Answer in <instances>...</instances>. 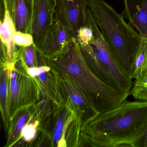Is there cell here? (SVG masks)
<instances>
[{
  "label": "cell",
  "instance_id": "obj_1",
  "mask_svg": "<svg viewBox=\"0 0 147 147\" xmlns=\"http://www.w3.org/2000/svg\"><path fill=\"white\" fill-rule=\"evenodd\" d=\"M147 128V101L125 100L100 113L87 127L94 146L133 147Z\"/></svg>",
  "mask_w": 147,
  "mask_h": 147
},
{
  "label": "cell",
  "instance_id": "obj_2",
  "mask_svg": "<svg viewBox=\"0 0 147 147\" xmlns=\"http://www.w3.org/2000/svg\"><path fill=\"white\" fill-rule=\"evenodd\" d=\"M49 58L51 65L86 94L100 113L115 109L130 94L107 86L94 74L75 38L66 52Z\"/></svg>",
  "mask_w": 147,
  "mask_h": 147
},
{
  "label": "cell",
  "instance_id": "obj_3",
  "mask_svg": "<svg viewBox=\"0 0 147 147\" xmlns=\"http://www.w3.org/2000/svg\"><path fill=\"white\" fill-rule=\"evenodd\" d=\"M87 1L113 57L122 72L132 79L133 63L142 37L123 15L104 0Z\"/></svg>",
  "mask_w": 147,
  "mask_h": 147
},
{
  "label": "cell",
  "instance_id": "obj_4",
  "mask_svg": "<svg viewBox=\"0 0 147 147\" xmlns=\"http://www.w3.org/2000/svg\"><path fill=\"white\" fill-rule=\"evenodd\" d=\"M88 24L93 32V37L87 44L80 45L84 58L94 74L111 87L129 93L131 79L125 74L111 54L100 30L89 8Z\"/></svg>",
  "mask_w": 147,
  "mask_h": 147
},
{
  "label": "cell",
  "instance_id": "obj_5",
  "mask_svg": "<svg viewBox=\"0 0 147 147\" xmlns=\"http://www.w3.org/2000/svg\"><path fill=\"white\" fill-rule=\"evenodd\" d=\"M88 8L87 0H57L54 20L76 38L80 29L87 26Z\"/></svg>",
  "mask_w": 147,
  "mask_h": 147
},
{
  "label": "cell",
  "instance_id": "obj_6",
  "mask_svg": "<svg viewBox=\"0 0 147 147\" xmlns=\"http://www.w3.org/2000/svg\"><path fill=\"white\" fill-rule=\"evenodd\" d=\"M74 38L59 21L54 20L53 24L35 46L40 54L51 58L66 52Z\"/></svg>",
  "mask_w": 147,
  "mask_h": 147
},
{
  "label": "cell",
  "instance_id": "obj_7",
  "mask_svg": "<svg viewBox=\"0 0 147 147\" xmlns=\"http://www.w3.org/2000/svg\"><path fill=\"white\" fill-rule=\"evenodd\" d=\"M61 81L63 87L70 100L81 109L84 115L85 124H88L100 113L96 110L86 94L68 77L62 75Z\"/></svg>",
  "mask_w": 147,
  "mask_h": 147
},
{
  "label": "cell",
  "instance_id": "obj_8",
  "mask_svg": "<svg viewBox=\"0 0 147 147\" xmlns=\"http://www.w3.org/2000/svg\"><path fill=\"white\" fill-rule=\"evenodd\" d=\"M54 21L48 0H34L29 33L33 36L35 45L39 42Z\"/></svg>",
  "mask_w": 147,
  "mask_h": 147
},
{
  "label": "cell",
  "instance_id": "obj_9",
  "mask_svg": "<svg viewBox=\"0 0 147 147\" xmlns=\"http://www.w3.org/2000/svg\"><path fill=\"white\" fill-rule=\"evenodd\" d=\"M122 15L142 38H147V0H123Z\"/></svg>",
  "mask_w": 147,
  "mask_h": 147
},
{
  "label": "cell",
  "instance_id": "obj_10",
  "mask_svg": "<svg viewBox=\"0 0 147 147\" xmlns=\"http://www.w3.org/2000/svg\"><path fill=\"white\" fill-rule=\"evenodd\" d=\"M4 10L9 12L17 31L30 32L29 11L26 0H1Z\"/></svg>",
  "mask_w": 147,
  "mask_h": 147
},
{
  "label": "cell",
  "instance_id": "obj_11",
  "mask_svg": "<svg viewBox=\"0 0 147 147\" xmlns=\"http://www.w3.org/2000/svg\"><path fill=\"white\" fill-rule=\"evenodd\" d=\"M4 12L3 18L1 20L0 37L1 46L5 52L8 62L11 63L14 61L16 54L14 38L17 31L8 11L4 10Z\"/></svg>",
  "mask_w": 147,
  "mask_h": 147
},
{
  "label": "cell",
  "instance_id": "obj_12",
  "mask_svg": "<svg viewBox=\"0 0 147 147\" xmlns=\"http://www.w3.org/2000/svg\"><path fill=\"white\" fill-rule=\"evenodd\" d=\"M130 91L136 100L147 101V71L137 76Z\"/></svg>",
  "mask_w": 147,
  "mask_h": 147
},
{
  "label": "cell",
  "instance_id": "obj_13",
  "mask_svg": "<svg viewBox=\"0 0 147 147\" xmlns=\"http://www.w3.org/2000/svg\"><path fill=\"white\" fill-rule=\"evenodd\" d=\"M7 72L5 70L1 71V86H0V94H1V106L2 117L4 120V123L7 125V119L9 117V112L7 101Z\"/></svg>",
  "mask_w": 147,
  "mask_h": 147
},
{
  "label": "cell",
  "instance_id": "obj_14",
  "mask_svg": "<svg viewBox=\"0 0 147 147\" xmlns=\"http://www.w3.org/2000/svg\"><path fill=\"white\" fill-rule=\"evenodd\" d=\"M11 83L10 85V98L9 99L10 101L8 102V109L11 106L14 108V106L18 105L19 99L20 90L18 76H17L15 77L11 78Z\"/></svg>",
  "mask_w": 147,
  "mask_h": 147
},
{
  "label": "cell",
  "instance_id": "obj_15",
  "mask_svg": "<svg viewBox=\"0 0 147 147\" xmlns=\"http://www.w3.org/2000/svg\"><path fill=\"white\" fill-rule=\"evenodd\" d=\"M25 62L29 67H34L36 65V48L34 43L26 47L21 46Z\"/></svg>",
  "mask_w": 147,
  "mask_h": 147
},
{
  "label": "cell",
  "instance_id": "obj_16",
  "mask_svg": "<svg viewBox=\"0 0 147 147\" xmlns=\"http://www.w3.org/2000/svg\"><path fill=\"white\" fill-rule=\"evenodd\" d=\"M14 42L16 45L18 46L26 47L34 43V40L32 35L30 33L17 31L14 38Z\"/></svg>",
  "mask_w": 147,
  "mask_h": 147
},
{
  "label": "cell",
  "instance_id": "obj_17",
  "mask_svg": "<svg viewBox=\"0 0 147 147\" xmlns=\"http://www.w3.org/2000/svg\"><path fill=\"white\" fill-rule=\"evenodd\" d=\"M29 118L30 114L27 113L19 119L11 135L8 144H11L17 139L20 134L21 133L23 128L26 124V123L29 120Z\"/></svg>",
  "mask_w": 147,
  "mask_h": 147
},
{
  "label": "cell",
  "instance_id": "obj_18",
  "mask_svg": "<svg viewBox=\"0 0 147 147\" xmlns=\"http://www.w3.org/2000/svg\"><path fill=\"white\" fill-rule=\"evenodd\" d=\"M36 132V125L35 123H30L24 126L21 132V135L25 141L30 142L34 138Z\"/></svg>",
  "mask_w": 147,
  "mask_h": 147
},
{
  "label": "cell",
  "instance_id": "obj_19",
  "mask_svg": "<svg viewBox=\"0 0 147 147\" xmlns=\"http://www.w3.org/2000/svg\"><path fill=\"white\" fill-rule=\"evenodd\" d=\"M65 117L64 113H63L59 118V120L57 121L55 129L54 135H53V140H54L55 145L57 143L61 135L63 129V123H64Z\"/></svg>",
  "mask_w": 147,
  "mask_h": 147
},
{
  "label": "cell",
  "instance_id": "obj_20",
  "mask_svg": "<svg viewBox=\"0 0 147 147\" xmlns=\"http://www.w3.org/2000/svg\"><path fill=\"white\" fill-rule=\"evenodd\" d=\"M50 69L49 67H46V66H43L38 68V76L40 81L44 83L46 82V79H47L46 73L49 72Z\"/></svg>",
  "mask_w": 147,
  "mask_h": 147
},
{
  "label": "cell",
  "instance_id": "obj_21",
  "mask_svg": "<svg viewBox=\"0 0 147 147\" xmlns=\"http://www.w3.org/2000/svg\"><path fill=\"white\" fill-rule=\"evenodd\" d=\"M133 147H147V128L144 135L135 142Z\"/></svg>",
  "mask_w": 147,
  "mask_h": 147
},
{
  "label": "cell",
  "instance_id": "obj_22",
  "mask_svg": "<svg viewBox=\"0 0 147 147\" xmlns=\"http://www.w3.org/2000/svg\"><path fill=\"white\" fill-rule=\"evenodd\" d=\"M28 11H29V23H30V29L31 24L32 20V11H33V3L34 0H26Z\"/></svg>",
  "mask_w": 147,
  "mask_h": 147
},
{
  "label": "cell",
  "instance_id": "obj_23",
  "mask_svg": "<svg viewBox=\"0 0 147 147\" xmlns=\"http://www.w3.org/2000/svg\"><path fill=\"white\" fill-rule=\"evenodd\" d=\"M56 1L57 0H48V3H49V6L51 14L54 18L56 5Z\"/></svg>",
  "mask_w": 147,
  "mask_h": 147
},
{
  "label": "cell",
  "instance_id": "obj_24",
  "mask_svg": "<svg viewBox=\"0 0 147 147\" xmlns=\"http://www.w3.org/2000/svg\"><path fill=\"white\" fill-rule=\"evenodd\" d=\"M38 69L35 67H31L28 69V74L32 77H36L38 75Z\"/></svg>",
  "mask_w": 147,
  "mask_h": 147
}]
</instances>
